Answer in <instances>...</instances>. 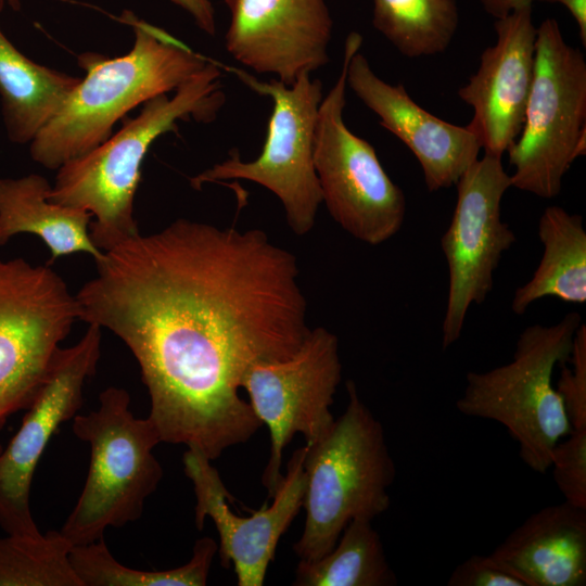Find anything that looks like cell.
I'll return each mask as SVG.
<instances>
[{
    "label": "cell",
    "instance_id": "obj_23",
    "mask_svg": "<svg viewBox=\"0 0 586 586\" xmlns=\"http://www.w3.org/2000/svg\"><path fill=\"white\" fill-rule=\"evenodd\" d=\"M372 25L406 58L436 55L457 31L458 0H373Z\"/></svg>",
    "mask_w": 586,
    "mask_h": 586
},
{
    "label": "cell",
    "instance_id": "obj_14",
    "mask_svg": "<svg viewBox=\"0 0 586 586\" xmlns=\"http://www.w3.org/2000/svg\"><path fill=\"white\" fill-rule=\"evenodd\" d=\"M306 451L305 445L292 454L286 473L271 497L273 501L245 518L231 511L229 502L233 497L212 460L192 449L183 454L184 473L195 495L196 528L202 531L206 518L213 520L219 535L220 563L225 568L233 565L239 586L264 584L281 536L303 507Z\"/></svg>",
    "mask_w": 586,
    "mask_h": 586
},
{
    "label": "cell",
    "instance_id": "obj_18",
    "mask_svg": "<svg viewBox=\"0 0 586 586\" xmlns=\"http://www.w3.org/2000/svg\"><path fill=\"white\" fill-rule=\"evenodd\" d=\"M492 555L527 586L586 585V509L563 501L526 518Z\"/></svg>",
    "mask_w": 586,
    "mask_h": 586
},
{
    "label": "cell",
    "instance_id": "obj_33",
    "mask_svg": "<svg viewBox=\"0 0 586 586\" xmlns=\"http://www.w3.org/2000/svg\"><path fill=\"white\" fill-rule=\"evenodd\" d=\"M4 424H5V421H0V430L4 426ZM1 450H2V447H1V445H0V451H1Z\"/></svg>",
    "mask_w": 586,
    "mask_h": 586
},
{
    "label": "cell",
    "instance_id": "obj_11",
    "mask_svg": "<svg viewBox=\"0 0 586 586\" xmlns=\"http://www.w3.org/2000/svg\"><path fill=\"white\" fill-rule=\"evenodd\" d=\"M341 379L339 339L323 327L310 329L292 356L254 365L243 377L241 388L270 433V455L262 475L268 499L283 477V450L295 434L309 446L332 428L331 406Z\"/></svg>",
    "mask_w": 586,
    "mask_h": 586
},
{
    "label": "cell",
    "instance_id": "obj_6",
    "mask_svg": "<svg viewBox=\"0 0 586 586\" xmlns=\"http://www.w3.org/2000/svg\"><path fill=\"white\" fill-rule=\"evenodd\" d=\"M130 395L110 386L99 395V407L73 419L74 434L90 447V464L81 494L61 533L73 544L104 537L109 527L139 520L144 504L163 479L153 454L162 443L148 418L130 411Z\"/></svg>",
    "mask_w": 586,
    "mask_h": 586
},
{
    "label": "cell",
    "instance_id": "obj_5",
    "mask_svg": "<svg viewBox=\"0 0 586 586\" xmlns=\"http://www.w3.org/2000/svg\"><path fill=\"white\" fill-rule=\"evenodd\" d=\"M582 322L579 314L569 313L557 323L526 327L512 359L487 371L468 372L456 402L462 415L504 425L517 442L522 461L538 473L550 468L556 445L571 430L552 374L569 359Z\"/></svg>",
    "mask_w": 586,
    "mask_h": 586
},
{
    "label": "cell",
    "instance_id": "obj_31",
    "mask_svg": "<svg viewBox=\"0 0 586 586\" xmlns=\"http://www.w3.org/2000/svg\"><path fill=\"white\" fill-rule=\"evenodd\" d=\"M549 3H560L568 9L576 21L579 31V39L583 47H586V0H534Z\"/></svg>",
    "mask_w": 586,
    "mask_h": 586
},
{
    "label": "cell",
    "instance_id": "obj_4",
    "mask_svg": "<svg viewBox=\"0 0 586 586\" xmlns=\"http://www.w3.org/2000/svg\"><path fill=\"white\" fill-rule=\"evenodd\" d=\"M344 412L319 441L307 446L303 507L305 525L293 550L300 561L328 553L354 519L373 520L385 512L396 469L382 423L346 383Z\"/></svg>",
    "mask_w": 586,
    "mask_h": 586
},
{
    "label": "cell",
    "instance_id": "obj_1",
    "mask_svg": "<svg viewBox=\"0 0 586 586\" xmlns=\"http://www.w3.org/2000/svg\"><path fill=\"white\" fill-rule=\"evenodd\" d=\"M75 294L79 320L136 358L162 443L209 460L263 425L241 398L251 367L285 359L310 328L297 259L260 229L179 218L95 260Z\"/></svg>",
    "mask_w": 586,
    "mask_h": 586
},
{
    "label": "cell",
    "instance_id": "obj_21",
    "mask_svg": "<svg viewBox=\"0 0 586 586\" xmlns=\"http://www.w3.org/2000/svg\"><path fill=\"white\" fill-rule=\"evenodd\" d=\"M543 256L532 278L519 286L511 310L523 315L537 300L557 297L562 302H586V230L583 217L552 205L538 220Z\"/></svg>",
    "mask_w": 586,
    "mask_h": 586
},
{
    "label": "cell",
    "instance_id": "obj_27",
    "mask_svg": "<svg viewBox=\"0 0 586 586\" xmlns=\"http://www.w3.org/2000/svg\"><path fill=\"white\" fill-rule=\"evenodd\" d=\"M557 391L571 429L586 428V324L577 328L568 360L561 362Z\"/></svg>",
    "mask_w": 586,
    "mask_h": 586
},
{
    "label": "cell",
    "instance_id": "obj_25",
    "mask_svg": "<svg viewBox=\"0 0 586 586\" xmlns=\"http://www.w3.org/2000/svg\"><path fill=\"white\" fill-rule=\"evenodd\" d=\"M72 547L61 531L8 534L0 538V586H82L69 560Z\"/></svg>",
    "mask_w": 586,
    "mask_h": 586
},
{
    "label": "cell",
    "instance_id": "obj_7",
    "mask_svg": "<svg viewBox=\"0 0 586 586\" xmlns=\"http://www.w3.org/2000/svg\"><path fill=\"white\" fill-rule=\"evenodd\" d=\"M507 153L511 187L542 199L560 193L572 163L586 153V61L553 18L536 28L524 123Z\"/></svg>",
    "mask_w": 586,
    "mask_h": 586
},
{
    "label": "cell",
    "instance_id": "obj_28",
    "mask_svg": "<svg viewBox=\"0 0 586 586\" xmlns=\"http://www.w3.org/2000/svg\"><path fill=\"white\" fill-rule=\"evenodd\" d=\"M449 586H527L526 583L492 553L473 555L451 572Z\"/></svg>",
    "mask_w": 586,
    "mask_h": 586
},
{
    "label": "cell",
    "instance_id": "obj_19",
    "mask_svg": "<svg viewBox=\"0 0 586 586\" xmlns=\"http://www.w3.org/2000/svg\"><path fill=\"white\" fill-rule=\"evenodd\" d=\"M50 189V182L37 174L0 179V245L18 233H31L47 245L51 262L74 253H86L99 260L103 252L89 232L92 216L51 202Z\"/></svg>",
    "mask_w": 586,
    "mask_h": 586
},
{
    "label": "cell",
    "instance_id": "obj_16",
    "mask_svg": "<svg viewBox=\"0 0 586 586\" xmlns=\"http://www.w3.org/2000/svg\"><path fill=\"white\" fill-rule=\"evenodd\" d=\"M495 44L481 54L477 71L457 91L473 109L468 127L485 154L502 157L517 141L532 88L536 27L532 5L495 21Z\"/></svg>",
    "mask_w": 586,
    "mask_h": 586
},
{
    "label": "cell",
    "instance_id": "obj_30",
    "mask_svg": "<svg viewBox=\"0 0 586 586\" xmlns=\"http://www.w3.org/2000/svg\"><path fill=\"white\" fill-rule=\"evenodd\" d=\"M483 9L495 20L501 18L511 12L532 5L534 0H479Z\"/></svg>",
    "mask_w": 586,
    "mask_h": 586
},
{
    "label": "cell",
    "instance_id": "obj_32",
    "mask_svg": "<svg viewBox=\"0 0 586 586\" xmlns=\"http://www.w3.org/2000/svg\"><path fill=\"white\" fill-rule=\"evenodd\" d=\"M20 7V1L18 0H0V13L5 9V8H11V9H18Z\"/></svg>",
    "mask_w": 586,
    "mask_h": 586
},
{
    "label": "cell",
    "instance_id": "obj_8",
    "mask_svg": "<svg viewBox=\"0 0 586 586\" xmlns=\"http://www.w3.org/2000/svg\"><path fill=\"white\" fill-rule=\"evenodd\" d=\"M361 44L359 33L347 35L340 75L319 106L314 166L322 203L334 221L355 239L379 245L400 230L406 198L384 170L374 148L352 132L343 118L347 65Z\"/></svg>",
    "mask_w": 586,
    "mask_h": 586
},
{
    "label": "cell",
    "instance_id": "obj_12",
    "mask_svg": "<svg viewBox=\"0 0 586 586\" xmlns=\"http://www.w3.org/2000/svg\"><path fill=\"white\" fill-rule=\"evenodd\" d=\"M501 158L484 154L456 183L455 211L441 239L448 267L443 349L460 339L470 307L485 302L502 254L517 241L514 232L501 220V201L511 188Z\"/></svg>",
    "mask_w": 586,
    "mask_h": 586
},
{
    "label": "cell",
    "instance_id": "obj_2",
    "mask_svg": "<svg viewBox=\"0 0 586 586\" xmlns=\"http://www.w3.org/2000/svg\"><path fill=\"white\" fill-rule=\"evenodd\" d=\"M130 51L109 58L78 55L85 75L52 119L29 143L31 158L56 170L112 136L114 125L138 105L175 90L209 62L184 43L130 12Z\"/></svg>",
    "mask_w": 586,
    "mask_h": 586
},
{
    "label": "cell",
    "instance_id": "obj_15",
    "mask_svg": "<svg viewBox=\"0 0 586 586\" xmlns=\"http://www.w3.org/2000/svg\"><path fill=\"white\" fill-rule=\"evenodd\" d=\"M227 52L258 74L292 86L330 61L333 21L326 0H224Z\"/></svg>",
    "mask_w": 586,
    "mask_h": 586
},
{
    "label": "cell",
    "instance_id": "obj_3",
    "mask_svg": "<svg viewBox=\"0 0 586 586\" xmlns=\"http://www.w3.org/2000/svg\"><path fill=\"white\" fill-rule=\"evenodd\" d=\"M221 72L212 62L175 89L142 104L135 118L91 151L56 169L51 202L88 212L90 237L100 251L139 233L135 196L144 157L162 135L177 131L179 120L209 123L225 102Z\"/></svg>",
    "mask_w": 586,
    "mask_h": 586
},
{
    "label": "cell",
    "instance_id": "obj_9",
    "mask_svg": "<svg viewBox=\"0 0 586 586\" xmlns=\"http://www.w3.org/2000/svg\"><path fill=\"white\" fill-rule=\"evenodd\" d=\"M243 84L269 97L273 106L264 148L251 162L237 150L229 157L190 179L193 189L228 179L250 180L271 191L281 202L293 233L305 235L313 229L322 204L314 166V137L322 101V82L302 74L295 84L278 79L259 80L244 71L231 68Z\"/></svg>",
    "mask_w": 586,
    "mask_h": 586
},
{
    "label": "cell",
    "instance_id": "obj_29",
    "mask_svg": "<svg viewBox=\"0 0 586 586\" xmlns=\"http://www.w3.org/2000/svg\"><path fill=\"white\" fill-rule=\"evenodd\" d=\"M187 12L196 26L209 36L216 33L215 10L211 0H169Z\"/></svg>",
    "mask_w": 586,
    "mask_h": 586
},
{
    "label": "cell",
    "instance_id": "obj_22",
    "mask_svg": "<svg viewBox=\"0 0 586 586\" xmlns=\"http://www.w3.org/2000/svg\"><path fill=\"white\" fill-rule=\"evenodd\" d=\"M397 578L372 521L354 519L335 546L314 561H300L295 586H390Z\"/></svg>",
    "mask_w": 586,
    "mask_h": 586
},
{
    "label": "cell",
    "instance_id": "obj_24",
    "mask_svg": "<svg viewBox=\"0 0 586 586\" xmlns=\"http://www.w3.org/2000/svg\"><path fill=\"white\" fill-rule=\"evenodd\" d=\"M218 544L212 537L199 538L191 559L183 565L162 571H142L119 563L104 537L73 546L72 566L82 586H205Z\"/></svg>",
    "mask_w": 586,
    "mask_h": 586
},
{
    "label": "cell",
    "instance_id": "obj_17",
    "mask_svg": "<svg viewBox=\"0 0 586 586\" xmlns=\"http://www.w3.org/2000/svg\"><path fill=\"white\" fill-rule=\"evenodd\" d=\"M347 86L419 162L430 192L458 182L482 150L474 132L431 114L417 104L403 84L381 79L359 51L349 59Z\"/></svg>",
    "mask_w": 586,
    "mask_h": 586
},
{
    "label": "cell",
    "instance_id": "obj_10",
    "mask_svg": "<svg viewBox=\"0 0 586 586\" xmlns=\"http://www.w3.org/2000/svg\"><path fill=\"white\" fill-rule=\"evenodd\" d=\"M77 320L76 296L54 270L0 259V421L30 406Z\"/></svg>",
    "mask_w": 586,
    "mask_h": 586
},
{
    "label": "cell",
    "instance_id": "obj_13",
    "mask_svg": "<svg viewBox=\"0 0 586 586\" xmlns=\"http://www.w3.org/2000/svg\"><path fill=\"white\" fill-rule=\"evenodd\" d=\"M101 330L89 323L76 344L59 349L18 431L0 451V526L7 534L42 535L30 509L34 472L52 435L82 405L85 383L95 373L101 356Z\"/></svg>",
    "mask_w": 586,
    "mask_h": 586
},
{
    "label": "cell",
    "instance_id": "obj_26",
    "mask_svg": "<svg viewBox=\"0 0 586 586\" xmlns=\"http://www.w3.org/2000/svg\"><path fill=\"white\" fill-rule=\"evenodd\" d=\"M549 469L564 500L586 509V428L571 429L556 445Z\"/></svg>",
    "mask_w": 586,
    "mask_h": 586
},
{
    "label": "cell",
    "instance_id": "obj_20",
    "mask_svg": "<svg viewBox=\"0 0 586 586\" xmlns=\"http://www.w3.org/2000/svg\"><path fill=\"white\" fill-rule=\"evenodd\" d=\"M79 80V77L27 58L0 27V98L10 141L30 143L58 113Z\"/></svg>",
    "mask_w": 586,
    "mask_h": 586
}]
</instances>
